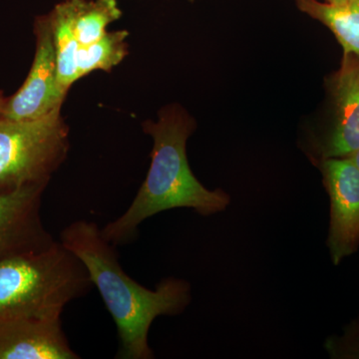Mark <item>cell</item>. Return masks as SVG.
<instances>
[{
	"mask_svg": "<svg viewBox=\"0 0 359 359\" xmlns=\"http://www.w3.org/2000/svg\"><path fill=\"white\" fill-rule=\"evenodd\" d=\"M349 158L353 161L354 164H355V166L358 167L359 170V149L358 151H355L353 155L349 156Z\"/></svg>",
	"mask_w": 359,
	"mask_h": 359,
	"instance_id": "5bb4252c",
	"label": "cell"
},
{
	"mask_svg": "<svg viewBox=\"0 0 359 359\" xmlns=\"http://www.w3.org/2000/svg\"><path fill=\"white\" fill-rule=\"evenodd\" d=\"M335 120L318 147L320 160L349 157L359 149V58L344 54L335 76Z\"/></svg>",
	"mask_w": 359,
	"mask_h": 359,
	"instance_id": "9c48e42d",
	"label": "cell"
},
{
	"mask_svg": "<svg viewBox=\"0 0 359 359\" xmlns=\"http://www.w3.org/2000/svg\"><path fill=\"white\" fill-rule=\"evenodd\" d=\"M294 1L299 11L332 30L344 54L359 58V0H351L339 6L318 0Z\"/></svg>",
	"mask_w": 359,
	"mask_h": 359,
	"instance_id": "8fae6325",
	"label": "cell"
},
{
	"mask_svg": "<svg viewBox=\"0 0 359 359\" xmlns=\"http://www.w3.org/2000/svg\"><path fill=\"white\" fill-rule=\"evenodd\" d=\"M325 348L332 358L359 359V318L348 325L342 337L328 339Z\"/></svg>",
	"mask_w": 359,
	"mask_h": 359,
	"instance_id": "4fadbf2b",
	"label": "cell"
},
{
	"mask_svg": "<svg viewBox=\"0 0 359 359\" xmlns=\"http://www.w3.org/2000/svg\"><path fill=\"white\" fill-rule=\"evenodd\" d=\"M348 1H351V0H325V2H327V4H335V6L346 4Z\"/></svg>",
	"mask_w": 359,
	"mask_h": 359,
	"instance_id": "9a60e30c",
	"label": "cell"
},
{
	"mask_svg": "<svg viewBox=\"0 0 359 359\" xmlns=\"http://www.w3.org/2000/svg\"><path fill=\"white\" fill-rule=\"evenodd\" d=\"M36 51L32 69L20 90L6 99L0 117L34 120L62 107L66 96L58 84L53 34L46 15L35 22Z\"/></svg>",
	"mask_w": 359,
	"mask_h": 359,
	"instance_id": "5b68a950",
	"label": "cell"
},
{
	"mask_svg": "<svg viewBox=\"0 0 359 359\" xmlns=\"http://www.w3.org/2000/svg\"><path fill=\"white\" fill-rule=\"evenodd\" d=\"M144 130L154 141L147 177L126 212L101 229L115 247L133 242L139 226L159 212L188 208L208 217L226 211L231 204L229 194L205 188L191 170L186 146L194 122L189 116L169 108L157 121L146 122Z\"/></svg>",
	"mask_w": 359,
	"mask_h": 359,
	"instance_id": "7a4b0ae2",
	"label": "cell"
},
{
	"mask_svg": "<svg viewBox=\"0 0 359 359\" xmlns=\"http://www.w3.org/2000/svg\"><path fill=\"white\" fill-rule=\"evenodd\" d=\"M189 1L194 2L196 1V0H189Z\"/></svg>",
	"mask_w": 359,
	"mask_h": 359,
	"instance_id": "e0dca14e",
	"label": "cell"
},
{
	"mask_svg": "<svg viewBox=\"0 0 359 359\" xmlns=\"http://www.w3.org/2000/svg\"><path fill=\"white\" fill-rule=\"evenodd\" d=\"M4 102H6V98H4V95H2L1 92H0V112H1L2 107H4Z\"/></svg>",
	"mask_w": 359,
	"mask_h": 359,
	"instance_id": "2e32d148",
	"label": "cell"
},
{
	"mask_svg": "<svg viewBox=\"0 0 359 359\" xmlns=\"http://www.w3.org/2000/svg\"><path fill=\"white\" fill-rule=\"evenodd\" d=\"M128 36L126 30L107 32L95 43L80 46L76 56L77 80L94 70L109 72L120 65L127 54Z\"/></svg>",
	"mask_w": 359,
	"mask_h": 359,
	"instance_id": "7c38bea8",
	"label": "cell"
},
{
	"mask_svg": "<svg viewBox=\"0 0 359 359\" xmlns=\"http://www.w3.org/2000/svg\"><path fill=\"white\" fill-rule=\"evenodd\" d=\"M61 318H20L0 323V359H78Z\"/></svg>",
	"mask_w": 359,
	"mask_h": 359,
	"instance_id": "ba28073f",
	"label": "cell"
},
{
	"mask_svg": "<svg viewBox=\"0 0 359 359\" xmlns=\"http://www.w3.org/2000/svg\"><path fill=\"white\" fill-rule=\"evenodd\" d=\"M53 11L66 21L80 46L102 39L108 25L122 16L117 0H63Z\"/></svg>",
	"mask_w": 359,
	"mask_h": 359,
	"instance_id": "30bf717a",
	"label": "cell"
},
{
	"mask_svg": "<svg viewBox=\"0 0 359 359\" xmlns=\"http://www.w3.org/2000/svg\"><path fill=\"white\" fill-rule=\"evenodd\" d=\"M59 241L83 263L115 321L120 341L116 358H154L148 344L151 325L158 316L184 313L192 302L190 283L167 278L155 290L146 289L125 273L115 245L94 222H73L61 231Z\"/></svg>",
	"mask_w": 359,
	"mask_h": 359,
	"instance_id": "6da1fadb",
	"label": "cell"
},
{
	"mask_svg": "<svg viewBox=\"0 0 359 359\" xmlns=\"http://www.w3.org/2000/svg\"><path fill=\"white\" fill-rule=\"evenodd\" d=\"M330 200L327 248L335 266L359 247V170L349 157L320 161Z\"/></svg>",
	"mask_w": 359,
	"mask_h": 359,
	"instance_id": "8992f818",
	"label": "cell"
},
{
	"mask_svg": "<svg viewBox=\"0 0 359 359\" xmlns=\"http://www.w3.org/2000/svg\"><path fill=\"white\" fill-rule=\"evenodd\" d=\"M60 111L34 120L0 117V192L48 185L69 146Z\"/></svg>",
	"mask_w": 359,
	"mask_h": 359,
	"instance_id": "277c9868",
	"label": "cell"
},
{
	"mask_svg": "<svg viewBox=\"0 0 359 359\" xmlns=\"http://www.w3.org/2000/svg\"><path fill=\"white\" fill-rule=\"evenodd\" d=\"M46 187L30 185L0 192V263L48 249L55 242L42 222V195Z\"/></svg>",
	"mask_w": 359,
	"mask_h": 359,
	"instance_id": "52a82bcc",
	"label": "cell"
},
{
	"mask_svg": "<svg viewBox=\"0 0 359 359\" xmlns=\"http://www.w3.org/2000/svg\"><path fill=\"white\" fill-rule=\"evenodd\" d=\"M93 287L88 271L60 241L0 263V323L60 318L65 306Z\"/></svg>",
	"mask_w": 359,
	"mask_h": 359,
	"instance_id": "3957f363",
	"label": "cell"
}]
</instances>
